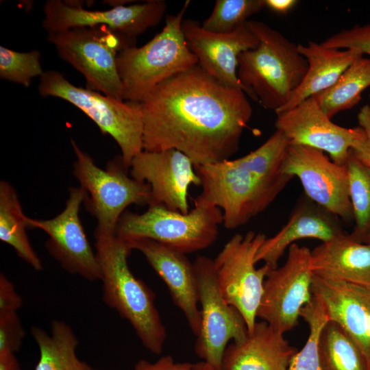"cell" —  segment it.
I'll use <instances>...</instances> for the list:
<instances>
[{
	"instance_id": "1",
	"label": "cell",
	"mask_w": 370,
	"mask_h": 370,
	"mask_svg": "<svg viewBox=\"0 0 370 370\" xmlns=\"http://www.w3.org/2000/svg\"><path fill=\"white\" fill-rule=\"evenodd\" d=\"M143 150L184 153L195 167L228 160L252 115L245 92L198 64L157 85L140 102Z\"/></svg>"
},
{
	"instance_id": "2",
	"label": "cell",
	"mask_w": 370,
	"mask_h": 370,
	"mask_svg": "<svg viewBox=\"0 0 370 370\" xmlns=\"http://www.w3.org/2000/svg\"><path fill=\"white\" fill-rule=\"evenodd\" d=\"M288 145L287 138L275 130L245 156L195 167L202 188L195 199L221 209L226 229L245 225L264 211L293 179L283 167Z\"/></svg>"
},
{
	"instance_id": "3",
	"label": "cell",
	"mask_w": 370,
	"mask_h": 370,
	"mask_svg": "<svg viewBox=\"0 0 370 370\" xmlns=\"http://www.w3.org/2000/svg\"><path fill=\"white\" fill-rule=\"evenodd\" d=\"M106 304L127 320L150 352L160 354L166 332L154 303V294L131 271L127 258L132 250L115 234L94 233Z\"/></svg>"
},
{
	"instance_id": "4",
	"label": "cell",
	"mask_w": 370,
	"mask_h": 370,
	"mask_svg": "<svg viewBox=\"0 0 370 370\" xmlns=\"http://www.w3.org/2000/svg\"><path fill=\"white\" fill-rule=\"evenodd\" d=\"M259 43L242 52L237 75L244 92L266 109L278 111L289 101L308 70L297 45L267 24L248 20Z\"/></svg>"
},
{
	"instance_id": "5",
	"label": "cell",
	"mask_w": 370,
	"mask_h": 370,
	"mask_svg": "<svg viewBox=\"0 0 370 370\" xmlns=\"http://www.w3.org/2000/svg\"><path fill=\"white\" fill-rule=\"evenodd\" d=\"M190 2L186 1L176 14L168 15L162 31L147 43L119 52L116 64L123 100L140 102L157 85L198 64L182 29Z\"/></svg>"
},
{
	"instance_id": "6",
	"label": "cell",
	"mask_w": 370,
	"mask_h": 370,
	"mask_svg": "<svg viewBox=\"0 0 370 370\" xmlns=\"http://www.w3.org/2000/svg\"><path fill=\"white\" fill-rule=\"evenodd\" d=\"M194 204L186 214L157 204L142 214L125 211L115 234L125 241L151 239L184 254L204 249L217 240L223 214L212 204L196 199Z\"/></svg>"
},
{
	"instance_id": "7",
	"label": "cell",
	"mask_w": 370,
	"mask_h": 370,
	"mask_svg": "<svg viewBox=\"0 0 370 370\" xmlns=\"http://www.w3.org/2000/svg\"><path fill=\"white\" fill-rule=\"evenodd\" d=\"M38 91L42 97L62 99L91 119L103 134L116 141L124 165L130 169L133 158L143 151V114L140 102L106 96L75 86L56 71L44 72Z\"/></svg>"
},
{
	"instance_id": "8",
	"label": "cell",
	"mask_w": 370,
	"mask_h": 370,
	"mask_svg": "<svg viewBox=\"0 0 370 370\" xmlns=\"http://www.w3.org/2000/svg\"><path fill=\"white\" fill-rule=\"evenodd\" d=\"M71 143L76 156L73 175L86 193L84 202L87 210L97 222L94 233L115 234L117 223L127 206L149 205L150 186L129 176V169L121 156L101 169L73 139Z\"/></svg>"
},
{
	"instance_id": "9",
	"label": "cell",
	"mask_w": 370,
	"mask_h": 370,
	"mask_svg": "<svg viewBox=\"0 0 370 370\" xmlns=\"http://www.w3.org/2000/svg\"><path fill=\"white\" fill-rule=\"evenodd\" d=\"M47 39L59 56L83 75L87 89L123 100L116 57L135 40L103 25L49 34Z\"/></svg>"
},
{
	"instance_id": "10",
	"label": "cell",
	"mask_w": 370,
	"mask_h": 370,
	"mask_svg": "<svg viewBox=\"0 0 370 370\" xmlns=\"http://www.w3.org/2000/svg\"><path fill=\"white\" fill-rule=\"evenodd\" d=\"M266 238L254 231L236 234L213 260L219 291L225 301L243 316L249 332L256 322L264 280L271 269L265 264L256 267L257 252Z\"/></svg>"
},
{
	"instance_id": "11",
	"label": "cell",
	"mask_w": 370,
	"mask_h": 370,
	"mask_svg": "<svg viewBox=\"0 0 370 370\" xmlns=\"http://www.w3.org/2000/svg\"><path fill=\"white\" fill-rule=\"evenodd\" d=\"M196 275L201 327L195 352L214 370H222L224 352L230 341H239L248 334L241 313L228 304L217 282L214 261L199 256L193 262Z\"/></svg>"
},
{
	"instance_id": "12",
	"label": "cell",
	"mask_w": 370,
	"mask_h": 370,
	"mask_svg": "<svg viewBox=\"0 0 370 370\" xmlns=\"http://www.w3.org/2000/svg\"><path fill=\"white\" fill-rule=\"evenodd\" d=\"M284 264L268 272L257 317L283 333L297 323L301 308L312 297L310 250L296 243L288 249Z\"/></svg>"
},
{
	"instance_id": "13",
	"label": "cell",
	"mask_w": 370,
	"mask_h": 370,
	"mask_svg": "<svg viewBox=\"0 0 370 370\" xmlns=\"http://www.w3.org/2000/svg\"><path fill=\"white\" fill-rule=\"evenodd\" d=\"M166 9V2L162 0L121 5L106 10H88L79 3L49 0L44 5L42 24L48 34L73 28L103 25L135 40L138 36L161 21Z\"/></svg>"
},
{
	"instance_id": "14",
	"label": "cell",
	"mask_w": 370,
	"mask_h": 370,
	"mask_svg": "<svg viewBox=\"0 0 370 370\" xmlns=\"http://www.w3.org/2000/svg\"><path fill=\"white\" fill-rule=\"evenodd\" d=\"M283 167L286 173L299 179L310 200L341 220L354 219L345 165L335 163L321 150L289 144Z\"/></svg>"
},
{
	"instance_id": "15",
	"label": "cell",
	"mask_w": 370,
	"mask_h": 370,
	"mask_svg": "<svg viewBox=\"0 0 370 370\" xmlns=\"http://www.w3.org/2000/svg\"><path fill=\"white\" fill-rule=\"evenodd\" d=\"M86 195L81 186L72 187L64 210L57 216L47 220L26 216L25 220L27 228L40 229L48 235L45 247L64 270L92 282L101 280V271L79 215Z\"/></svg>"
},
{
	"instance_id": "16",
	"label": "cell",
	"mask_w": 370,
	"mask_h": 370,
	"mask_svg": "<svg viewBox=\"0 0 370 370\" xmlns=\"http://www.w3.org/2000/svg\"><path fill=\"white\" fill-rule=\"evenodd\" d=\"M275 127L290 145L321 150L340 165L345 164L351 150L366 137L360 126L347 128L333 123L314 97L277 114Z\"/></svg>"
},
{
	"instance_id": "17",
	"label": "cell",
	"mask_w": 370,
	"mask_h": 370,
	"mask_svg": "<svg viewBox=\"0 0 370 370\" xmlns=\"http://www.w3.org/2000/svg\"><path fill=\"white\" fill-rule=\"evenodd\" d=\"M130 169L131 177L149 185V205H161L184 214L190 211L188 190L192 184L200 186V179L184 153L175 149L143 150L133 158Z\"/></svg>"
},
{
	"instance_id": "18",
	"label": "cell",
	"mask_w": 370,
	"mask_h": 370,
	"mask_svg": "<svg viewBox=\"0 0 370 370\" xmlns=\"http://www.w3.org/2000/svg\"><path fill=\"white\" fill-rule=\"evenodd\" d=\"M182 29L198 65L225 86L244 91L237 75L238 58L242 52L256 48L259 43L247 21L225 34L206 31L198 21L188 18L183 19Z\"/></svg>"
},
{
	"instance_id": "19",
	"label": "cell",
	"mask_w": 370,
	"mask_h": 370,
	"mask_svg": "<svg viewBox=\"0 0 370 370\" xmlns=\"http://www.w3.org/2000/svg\"><path fill=\"white\" fill-rule=\"evenodd\" d=\"M132 249L141 252L155 272L164 281L175 305L184 315L196 336L201 327L196 275L186 254L157 241L140 238L126 241Z\"/></svg>"
},
{
	"instance_id": "20",
	"label": "cell",
	"mask_w": 370,
	"mask_h": 370,
	"mask_svg": "<svg viewBox=\"0 0 370 370\" xmlns=\"http://www.w3.org/2000/svg\"><path fill=\"white\" fill-rule=\"evenodd\" d=\"M311 293L321 301L328 321L350 336L370 364V288L313 275Z\"/></svg>"
},
{
	"instance_id": "21",
	"label": "cell",
	"mask_w": 370,
	"mask_h": 370,
	"mask_svg": "<svg viewBox=\"0 0 370 370\" xmlns=\"http://www.w3.org/2000/svg\"><path fill=\"white\" fill-rule=\"evenodd\" d=\"M343 233L338 217L304 195L297 200L286 223L274 236L266 238L255 260L275 269L286 249L295 241L314 238L325 242Z\"/></svg>"
},
{
	"instance_id": "22",
	"label": "cell",
	"mask_w": 370,
	"mask_h": 370,
	"mask_svg": "<svg viewBox=\"0 0 370 370\" xmlns=\"http://www.w3.org/2000/svg\"><path fill=\"white\" fill-rule=\"evenodd\" d=\"M283 332L267 322H256L245 338L226 347L222 370H287L297 352Z\"/></svg>"
},
{
	"instance_id": "23",
	"label": "cell",
	"mask_w": 370,
	"mask_h": 370,
	"mask_svg": "<svg viewBox=\"0 0 370 370\" xmlns=\"http://www.w3.org/2000/svg\"><path fill=\"white\" fill-rule=\"evenodd\" d=\"M313 275L370 288V244L342 234L310 251Z\"/></svg>"
},
{
	"instance_id": "24",
	"label": "cell",
	"mask_w": 370,
	"mask_h": 370,
	"mask_svg": "<svg viewBox=\"0 0 370 370\" xmlns=\"http://www.w3.org/2000/svg\"><path fill=\"white\" fill-rule=\"evenodd\" d=\"M297 48L308 62V70L288 103L276 111V114L330 88L356 60L363 56L356 49H332L314 41H309L307 45L298 44Z\"/></svg>"
},
{
	"instance_id": "25",
	"label": "cell",
	"mask_w": 370,
	"mask_h": 370,
	"mask_svg": "<svg viewBox=\"0 0 370 370\" xmlns=\"http://www.w3.org/2000/svg\"><path fill=\"white\" fill-rule=\"evenodd\" d=\"M31 334L40 352L35 370H93L78 358V339L66 322L53 320L50 333L35 326L32 328Z\"/></svg>"
},
{
	"instance_id": "26",
	"label": "cell",
	"mask_w": 370,
	"mask_h": 370,
	"mask_svg": "<svg viewBox=\"0 0 370 370\" xmlns=\"http://www.w3.org/2000/svg\"><path fill=\"white\" fill-rule=\"evenodd\" d=\"M26 216L18 194L8 182H0V240L14 248L17 255L34 269L43 268L27 235Z\"/></svg>"
},
{
	"instance_id": "27",
	"label": "cell",
	"mask_w": 370,
	"mask_h": 370,
	"mask_svg": "<svg viewBox=\"0 0 370 370\" xmlns=\"http://www.w3.org/2000/svg\"><path fill=\"white\" fill-rule=\"evenodd\" d=\"M370 86V58L356 60L328 89L313 96L323 111L332 119L338 112L358 103L362 92Z\"/></svg>"
},
{
	"instance_id": "28",
	"label": "cell",
	"mask_w": 370,
	"mask_h": 370,
	"mask_svg": "<svg viewBox=\"0 0 370 370\" xmlns=\"http://www.w3.org/2000/svg\"><path fill=\"white\" fill-rule=\"evenodd\" d=\"M321 370H369L370 364L350 336L336 323L328 321L319 338Z\"/></svg>"
},
{
	"instance_id": "29",
	"label": "cell",
	"mask_w": 370,
	"mask_h": 370,
	"mask_svg": "<svg viewBox=\"0 0 370 370\" xmlns=\"http://www.w3.org/2000/svg\"><path fill=\"white\" fill-rule=\"evenodd\" d=\"M349 182V193L355 225L349 236L365 243L370 232V168L350 151L345 164Z\"/></svg>"
},
{
	"instance_id": "30",
	"label": "cell",
	"mask_w": 370,
	"mask_h": 370,
	"mask_svg": "<svg viewBox=\"0 0 370 370\" xmlns=\"http://www.w3.org/2000/svg\"><path fill=\"white\" fill-rule=\"evenodd\" d=\"M300 317L308 324L309 336L304 346L297 351L287 370H321L319 358V338L328 321L321 301L313 297L301 310Z\"/></svg>"
},
{
	"instance_id": "31",
	"label": "cell",
	"mask_w": 370,
	"mask_h": 370,
	"mask_svg": "<svg viewBox=\"0 0 370 370\" xmlns=\"http://www.w3.org/2000/svg\"><path fill=\"white\" fill-rule=\"evenodd\" d=\"M264 7L265 0H217L201 27L210 32L229 33Z\"/></svg>"
},
{
	"instance_id": "32",
	"label": "cell",
	"mask_w": 370,
	"mask_h": 370,
	"mask_svg": "<svg viewBox=\"0 0 370 370\" xmlns=\"http://www.w3.org/2000/svg\"><path fill=\"white\" fill-rule=\"evenodd\" d=\"M43 73L39 51L18 52L0 47L1 79L28 87L34 77Z\"/></svg>"
},
{
	"instance_id": "33",
	"label": "cell",
	"mask_w": 370,
	"mask_h": 370,
	"mask_svg": "<svg viewBox=\"0 0 370 370\" xmlns=\"http://www.w3.org/2000/svg\"><path fill=\"white\" fill-rule=\"evenodd\" d=\"M321 44L338 49H356L363 54L370 55V23L356 25L342 29L327 38Z\"/></svg>"
},
{
	"instance_id": "34",
	"label": "cell",
	"mask_w": 370,
	"mask_h": 370,
	"mask_svg": "<svg viewBox=\"0 0 370 370\" xmlns=\"http://www.w3.org/2000/svg\"><path fill=\"white\" fill-rule=\"evenodd\" d=\"M25 332L16 312L0 315V353L19 350Z\"/></svg>"
},
{
	"instance_id": "35",
	"label": "cell",
	"mask_w": 370,
	"mask_h": 370,
	"mask_svg": "<svg viewBox=\"0 0 370 370\" xmlns=\"http://www.w3.org/2000/svg\"><path fill=\"white\" fill-rule=\"evenodd\" d=\"M359 126L365 131L366 137L351 150L353 155L362 164L370 168V106H364L357 116Z\"/></svg>"
},
{
	"instance_id": "36",
	"label": "cell",
	"mask_w": 370,
	"mask_h": 370,
	"mask_svg": "<svg viewBox=\"0 0 370 370\" xmlns=\"http://www.w3.org/2000/svg\"><path fill=\"white\" fill-rule=\"evenodd\" d=\"M23 305V300L14 284L3 274H0V315L16 312Z\"/></svg>"
},
{
	"instance_id": "37",
	"label": "cell",
	"mask_w": 370,
	"mask_h": 370,
	"mask_svg": "<svg viewBox=\"0 0 370 370\" xmlns=\"http://www.w3.org/2000/svg\"><path fill=\"white\" fill-rule=\"evenodd\" d=\"M193 364L187 362H176L170 355L160 357L153 362L146 360H138L134 370H192Z\"/></svg>"
},
{
	"instance_id": "38",
	"label": "cell",
	"mask_w": 370,
	"mask_h": 370,
	"mask_svg": "<svg viewBox=\"0 0 370 370\" xmlns=\"http://www.w3.org/2000/svg\"><path fill=\"white\" fill-rule=\"evenodd\" d=\"M295 0H265V7L278 14L288 12L297 3Z\"/></svg>"
},
{
	"instance_id": "39",
	"label": "cell",
	"mask_w": 370,
	"mask_h": 370,
	"mask_svg": "<svg viewBox=\"0 0 370 370\" xmlns=\"http://www.w3.org/2000/svg\"><path fill=\"white\" fill-rule=\"evenodd\" d=\"M0 370H21L14 354L0 353Z\"/></svg>"
},
{
	"instance_id": "40",
	"label": "cell",
	"mask_w": 370,
	"mask_h": 370,
	"mask_svg": "<svg viewBox=\"0 0 370 370\" xmlns=\"http://www.w3.org/2000/svg\"><path fill=\"white\" fill-rule=\"evenodd\" d=\"M192 370H214L209 365L204 361L193 364Z\"/></svg>"
},
{
	"instance_id": "41",
	"label": "cell",
	"mask_w": 370,
	"mask_h": 370,
	"mask_svg": "<svg viewBox=\"0 0 370 370\" xmlns=\"http://www.w3.org/2000/svg\"><path fill=\"white\" fill-rule=\"evenodd\" d=\"M365 243L370 244V232H369V234H368V236H367Z\"/></svg>"
},
{
	"instance_id": "42",
	"label": "cell",
	"mask_w": 370,
	"mask_h": 370,
	"mask_svg": "<svg viewBox=\"0 0 370 370\" xmlns=\"http://www.w3.org/2000/svg\"><path fill=\"white\" fill-rule=\"evenodd\" d=\"M369 99H370V94H369Z\"/></svg>"
},
{
	"instance_id": "43",
	"label": "cell",
	"mask_w": 370,
	"mask_h": 370,
	"mask_svg": "<svg viewBox=\"0 0 370 370\" xmlns=\"http://www.w3.org/2000/svg\"><path fill=\"white\" fill-rule=\"evenodd\" d=\"M369 370H370V367H369Z\"/></svg>"
}]
</instances>
